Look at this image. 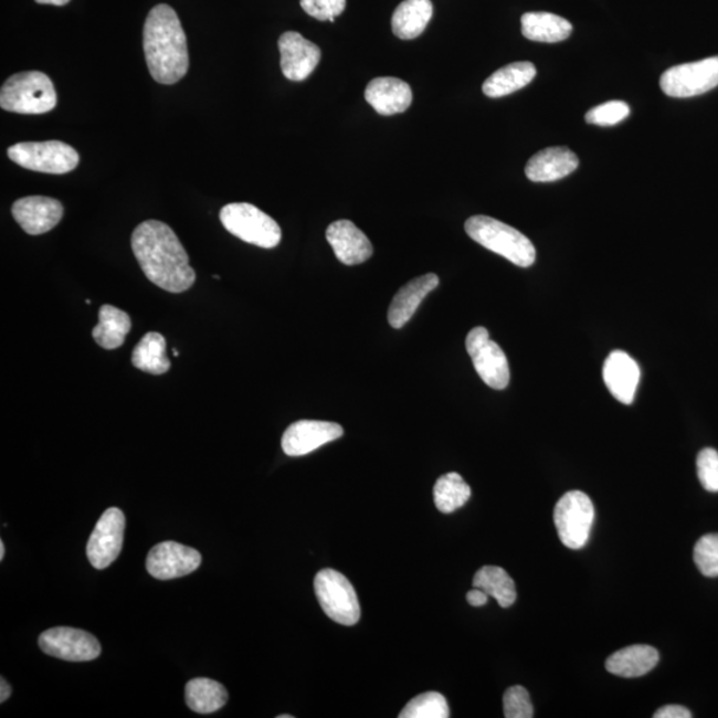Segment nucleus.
Instances as JSON below:
<instances>
[{
	"label": "nucleus",
	"instance_id": "nucleus-1",
	"mask_svg": "<svg viewBox=\"0 0 718 718\" xmlns=\"http://www.w3.org/2000/svg\"><path fill=\"white\" fill-rule=\"evenodd\" d=\"M133 251L147 278L169 293L191 289L196 272L184 246L167 224L144 221L133 233Z\"/></svg>",
	"mask_w": 718,
	"mask_h": 718
},
{
	"label": "nucleus",
	"instance_id": "nucleus-2",
	"mask_svg": "<svg viewBox=\"0 0 718 718\" xmlns=\"http://www.w3.org/2000/svg\"><path fill=\"white\" fill-rule=\"evenodd\" d=\"M142 35L154 80L168 86L180 82L189 68L188 44L184 29L171 6L158 4L149 11Z\"/></svg>",
	"mask_w": 718,
	"mask_h": 718
},
{
	"label": "nucleus",
	"instance_id": "nucleus-3",
	"mask_svg": "<svg viewBox=\"0 0 718 718\" xmlns=\"http://www.w3.org/2000/svg\"><path fill=\"white\" fill-rule=\"evenodd\" d=\"M465 230L475 243L499 254L514 265L528 267L537 260L531 240L499 220L488 215H473L466 221Z\"/></svg>",
	"mask_w": 718,
	"mask_h": 718
},
{
	"label": "nucleus",
	"instance_id": "nucleus-4",
	"mask_svg": "<svg viewBox=\"0 0 718 718\" xmlns=\"http://www.w3.org/2000/svg\"><path fill=\"white\" fill-rule=\"evenodd\" d=\"M56 104L54 83L39 71L12 75L0 91V107L9 113L42 115L54 109Z\"/></svg>",
	"mask_w": 718,
	"mask_h": 718
},
{
	"label": "nucleus",
	"instance_id": "nucleus-5",
	"mask_svg": "<svg viewBox=\"0 0 718 718\" xmlns=\"http://www.w3.org/2000/svg\"><path fill=\"white\" fill-rule=\"evenodd\" d=\"M225 230L247 244L272 250L279 244L283 232L271 215L247 202L228 204L220 212Z\"/></svg>",
	"mask_w": 718,
	"mask_h": 718
},
{
	"label": "nucleus",
	"instance_id": "nucleus-6",
	"mask_svg": "<svg viewBox=\"0 0 718 718\" xmlns=\"http://www.w3.org/2000/svg\"><path fill=\"white\" fill-rule=\"evenodd\" d=\"M15 165L30 171L64 175L80 165V154L63 141L18 142L8 149Z\"/></svg>",
	"mask_w": 718,
	"mask_h": 718
},
{
	"label": "nucleus",
	"instance_id": "nucleus-7",
	"mask_svg": "<svg viewBox=\"0 0 718 718\" xmlns=\"http://www.w3.org/2000/svg\"><path fill=\"white\" fill-rule=\"evenodd\" d=\"M553 520L561 543L571 550H580L589 541L595 520V508L590 496L582 492L561 496L555 507Z\"/></svg>",
	"mask_w": 718,
	"mask_h": 718
},
{
	"label": "nucleus",
	"instance_id": "nucleus-8",
	"mask_svg": "<svg viewBox=\"0 0 718 718\" xmlns=\"http://www.w3.org/2000/svg\"><path fill=\"white\" fill-rule=\"evenodd\" d=\"M315 591L324 612L332 622L356 625L361 617L357 592L348 579L335 570H323L316 574Z\"/></svg>",
	"mask_w": 718,
	"mask_h": 718
},
{
	"label": "nucleus",
	"instance_id": "nucleus-9",
	"mask_svg": "<svg viewBox=\"0 0 718 718\" xmlns=\"http://www.w3.org/2000/svg\"><path fill=\"white\" fill-rule=\"evenodd\" d=\"M466 348L476 373L487 387L503 390L510 383V367L500 346L492 339L486 328H474L466 338Z\"/></svg>",
	"mask_w": 718,
	"mask_h": 718
},
{
	"label": "nucleus",
	"instance_id": "nucleus-10",
	"mask_svg": "<svg viewBox=\"0 0 718 718\" xmlns=\"http://www.w3.org/2000/svg\"><path fill=\"white\" fill-rule=\"evenodd\" d=\"M718 86V56L675 65L664 72L661 87L671 97H694L707 94Z\"/></svg>",
	"mask_w": 718,
	"mask_h": 718
},
{
	"label": "nucleus",
	"instance_id": "nucleus-11",
	"mask_svg": "<svg viewBox=\"0 0 718 718\" xmlns=\"http://www.w3.org/2000/svg\"><path fill=\"white\" fill-rule=\"evenodd\" d=\"M39 646L45 655L65 662H93L102 654L101 643L91 633L68 626H56L42 633Z\"/></svg>",
	"mask_w": 718,
	"mask_h": 718
},
{
	"label": "nucleus",
	"instance_id": "nucleus-12",
	"mask_svg": "<svg viewBox=\"0 0 718 718\" xmlns=\"http://www.w3.org/2000/svg\"><path fill=\"white\" fill-rule=\"evenodd\" d=\"M126 530V517L119 508H108L97 521L87 545L89 563L104 570L119 557Z\"/></svg>",
	"mask_w": 718,
	"mask_h": 718
},
{
	"label": "nucleus",
	"instance_id": "nucleus-13",
	"mask_svg": "<svg viewBox=\"0 0 718 718\" xmlns=\"http://www.w3.org/2000/svg\"><path fill=\"white\" fill-rule=\"evenodd\" d=\"M201 564V555L194 548L162 541L148 553L147 571L159 580H171L192 573Z\"/></svg>",
	"mask_w": 718,
	"mask_h": 718
},
{
	"label": "nucleus",
	"instance_id": "nucleus-14",
	"mask_svg": "<svg viewBox=\"0 0 718 718\" xmlns=\"http://www.w3.org/2000/svg\"><path fill=\"white\" fill-rule=\"evenodd\" d=\"M281 70L287 81L303 82L316 70L321 50L298 32L289 31L278 41Z\"/></svg>",
	"mask_w": 718,
	"mask_h": 718
},
{
	"label": "nucleus",
	"instance_id": "nucleus-15",
	"mask_svg": "<svg viewBox=\"0 0 718 718\" xmlns=\"http://www.w3.org/2000/svg\"><path fill=\"white\" fill-rule=\"evenodd\" d=\"M344 435L338 423L324 421H298L291 424L283 435V450L289 456L308 455L326 443L337 441Z\"/></svg>",
	"mask_w": 718,
	"mask_h": 718
},
{
	"label": "nucleus",
	"instance_id": "nucleus-16",
	"mask_svg": "<svg viewBox=\"0 0 718 718\" xmlns=\"http://www.w3.org/2000/svg\"><path fill=\"white\" fill-rule=\"evenodd\" d=\"M64 209L62 202L44 196H29L12 205V215L22 230L38 236L47 233L61 223Z\"/></svg>",
	"mask_w": 718,
	"mask_h": 718
},
{
	"label": "nucleus",
	"instance_id": "nucleus-17",
	"mask_svg": "<svg viewBox=\"0 0 718 718\" xmlns=\"http://www.w3.org/2000/svg\"><path fill=\"white\" fill-rule=\"evenodd\" d=\"M326 240L336 257L345 265L363 264L373 256V245L367 234L349 220H338L326 230Z\"/></svg>",
	"mask_w": 718,
	"mask_h": 718
},
{
	"label": "nucleus",
	"instance_id": "nucleus-18",
	"mask_svg": "<svg viewBox=\"0 0 718 718\" xmlns=\"http://www.w3.org/2000/svg\"><path fill=\"white\" fill-rule=\"evenodd\" d=\"M605 387L619 402L631 404L635 400L640 381V368L625 351H612L603 368Z\"/></svg>",
	"mask_w": 718,
	"mask_h": 718
},
{
	"label": "nucleus",
	"instance_id": "nucleus-19",
	"mask_svg": "<svg viewBox=\"0 0 718 718\" xmlns=\"http://www.w3.org/2000/svg\"><path fill=\"white\" fill-rule=\"evenodd\" d=\"M439 285L440 277L434 273H429L410 281L409 284L401 287L393 302H391L388 313L391 328H403L410 321L411 317L415 315L423 299L426 298L429 293L435 291Z\"/></svg>",
	"mask_w": 718,
	"mask_h": 718
},
{
	"label": "nucleus",
	"instance_id": "nucleus-20",
	"mask_svg": "<svg viewBox=\"0 0 718 718\" xmlns=\"http://www.w3.org/2000/svg\"><path fill=\"white\" fill-rule=\"evenodd\" d=\"M365 99L378 114L391 116L402 114L411 106L413 91L397 77H377L368 84Z\"/></svg>",
	"mask_w": 718,
	"mask_h": 718
},
{
	"label": "nucleus",
	"instance_id": "nucleus-21",
	"mask_svg": "<svg viewBox=\"0 0 718 718\" xmlns=\"http://www.w3.org/2000/svg\"><path fill=\"white\" fill-rule=\"evenodd\" d=\"M578 156L566 147H552L534 155L526 166V176L534 182H552L577 171Z\"/></svg>",
	"mask_w": 718,
	"mask_h": 718
},
{
	"label": "nucleus",
	"instance_id": "nucleus-22",
	"mask_svg": "<svg viewBox=\"0 0 718 718\" xmlns=\"http://www.w3.org/2000/svg\"><path fill=\"white\" fill-rule=\"evenodd\" d=\"M658 652L654 646L632 645L609 657L605 668L612 675L625 678L642 677L656 667Z\"/></svg>",
	"mask_w": 718,
	"mask_h": 718
},
{
	"label": "nucleus",
	"instance_id": "nucleus-23",
	"mask_svg": "<svg viewBox=\"0 0 718 718\" xmlns=\"http://www.w3.org/2000/svg\"><path fill=\"white\" fill-rule=\"evenodd\" d=\"M535 76H537V67L531 62H517L505 65L483 83V94L492 97V99L511 95L527 87Z\"/></svg>",
	"mask_w": 718,
	"mask_h": 718
},
{
	"label": "nucleus",
	"instance_id": "nucleus-24",
	"mask_svg": "<svg viewBox=\"0 0 718 718\" xmlns=\"http://www.w3.org/2000/svg\"><path fill=\"white\" fill-rule=\"evenodd\" d=\"M433 14L431 0H404L394 11L391 29L397 38L411 41L426 30Z\"/></svg>",
	"mask_w": 718,
	"mask_h": 718
},
{
	"label": "nucleus",
	"instance_id": "nucleus-25",
	"mask_svg": "<svg viewBox=\"0 0 718 718\" xmlns=\"http://www.w3.org/2000/svg\"><path fill=\"white\" fill-rule=\"evenodd\" d=\"M572 30L567 19L550 12H527L521 17V34L534 42H563L570 38Z\"/></svg>",
	"mask_w": 718,
	"mask_h": 718
},
{
	"label": "nucleus",
	"instance_id": "nucleus-26",
	"mask_svg": "<svg viewBox=\"0 0 718 718\" xmlns=\"http://www.w3.org/2000/svg\"><path fill=\"white\" fill-rule=\"evenodd\" d=\"M130 328L133 323L126 312L113 305H103L99 310V324L95 326L93 337L103 349L115 350L126 341Z\"/></svg>",
	"mask_w": 718,
	"mask_h": 718
},
{
	"label": "nucleus",
	"instance_id": "nucleus-27",
	"mask_svg": "<svg viewBox=\"0 0 718 718\" xmlns=\"http://www.w3.org/2000/svg\"><path fill=\"white\" fill-rule=\"evenodd\" d=\"M134 367L146 373L160 376L171 369V361L167 357L166 338L160 332H148L136 345L133 352Z\"/></svg>",
	"mask_w": 718,
	"mask_h": 718
},
{
	"label": "nucleus",
	"instance_id": "nucleus-28",
	"mask_svg": "<svg viewBox=\"0 0 718 718\" xmlns=\"http://www.w3.org/2000/svg\"><path fill=\"white\" fill-rule=\"evenodd\" d=\"M186 701L196 714H213L226 704L228 691L224 685L211 680V678H193L187 684Z\"/></svg>",
	"mask_w": 718,
	"mask_h": 718
},
{
	"label": "nucleus",
	"instance_id": "nucleus-29",
	"mask_svg": "<svg viewBox=\"0 0 718 718\" xmlns=\"http://www.w3.org/2000/svg\"><path fill=\"white\" fill-rule=\"evenodd\" d=\"M473 584L475 589L485 591L488 596L494 598L501 609H508L517 602V587L510 574L500 567H482L475 573Z\"/></svg>",
	"mask_w": 718,
	"mask_h": 718
},
{
	"label": "nucleus",
	"instance_id": "nucleus-30",
	"mask_svg": "<svg viewBox=\"0 0 718 718\" xmlns=\"http://www.w3.org/2000/svg\"><path fill=\"white\" fill-rule=\"evenodd\" d=\"M472 496V488L456 473L441 476L435 483V506L443 514H452L466 505Z\"/></svg>",
	"mask_w": 718,
	"mask_h": 718
},
{
	"label": "nucleus",
	"instance_id": "nucleus-31",
	"mask_svg": "<svg viewBox=\"0 0 718 718\" xmlns=\"http://www.w3.org/2000/svg\"><path fill=\"white\" fill-rule=\"evenodd\" d=\"M446 698L439 691H427L413 698L400 714V718H447Z\"/></svg>",
	"mask_w": 718,
	"mask_h": 718
},
{
	"label": "nucleus",
	"instance_id": "nucleus-32",
	"mask_svg": "<svg viewBox=\"0 0 718 718\" xmlns=\"http://www.w3.org/2000/svg\"><path fill=\"white\" fill-rule=\"evenodd\" d=\"M695 563L707 578L718 577V534H708L697 541L694 553Z\"/></svg>",
	"mask_w": 718,
	"mask_h": 718
},
{
	"label": "nucleus",
	"instance_id": "nucleus-33",
	"mask_svg": "<svg viewBox=\"0 0 718 718\" xmlns=\"http://www.w3.org/2000/svg\"><path fill=\"white\" fill-rule=\"evenodd\" d=\"M630 114L629 104L622 101H612L590 109L585 115V122L600 127H610L625 120Z\"/></svg>",
	"mask_w": 718,
	"mask_h": 718
},
{
	"label": "nucleus",
	"instance_id": "nucleus-34",
	"mask_svg": "<svg viewBox=\"0 0 718 718\" xmlns=\"http://www.w3.org/2000/svg\"><path fill=\"white\" fill-rule=\"evenodd\" d=\"M503 709L507 718H532L534 708L530 695L526 688L520 685L508 688L503 697Z\"/></svg>",
	"mask_w": 718,
	"mask_h": 718
},
{
	"label": "nucleus",
	"instance_id": "nucleus-35",
	"mask_svg": "<svg viewBox=\"0 0 718 718\" xmlns=\"http://www.w3.org/2000/svg\"><path fill=\"white\" fill-rule=\"evenodd\" d=\"M697 475L707 492L718 493V453L715 448H704L698 454Z\"/></svg>",
	"mask_w": 718,
	"mask_h": 718
},
{
	"label": "nucleus",
	"instance_id": "nucleus-36",
	"mask_svg": "<svg viewBox=\"0 0 718 718\" xmlns=\"http://www.w3.org/2000/svg\"><path fill=\"white\" fill-rule=\"evenodd\" d=\"M302 8L318 21L332 23L345 11L346 0H302Z\"/></svg>",
	"mask_w": 718,
	"mask_h": 718
},
{
	"label": "nucleus",
	"instance_id": "nucleus-37",
	"mask_svg": "<svg viewBox=\"0 0 718 718\" xmlns=\"http://www.w3.org/2000/svg\"><path fill=\"white\" fill-rule=\"evenodd\" d=\"M691 716L694 715L690 714V710L682 705H667L654 715L655 718H690Z\"/></svg>",
	"mask_w": 718,
	"mask_h": 718
},
{
	"label": "nucleus",
	"instance_id": "nucleus-38",
	"mask_svg": "<svg viewBox=\"0 0 718 718\" xmlns=\"http://www.w3.org/2000/svg\"><path fill=\"white\" fill-rule=\"evenodd\" d=\"M467 602L468 604H472L473 606H482L486 605L488 602V595L485 591H482L479 589H475L469 591L467 593Z\"/></svg>",
	"mask_w": 718,
	"mask_h": 718
},
{
	"label": "nucleus",
	"instance_id": "nucleus-39",
	"mask_svg": "<svg viewBox=\"0 0 718 718\" xmlns=\"http://www.w3.org/2000/svg\"><path fill=\"white\" fill-rule=\"evenodd\" d=\"M11 696V687L8 682L4 680L2 677V680H0V703H4L6 700H9V697Z\"/></svg>",
	"mask_w": 718,
	"mask_h": 718
},
{
	"label": "nucleus",
	"instance_id": "nucleus-40",
	"mask_svg": "<svg viewBox=\"0 0 718 718\" xmlns=\"http://www.w3.org/2000/svg\"><path fill=\"white\" fill-rule=\"evenodd\" d=\"M39 4L65 6L70 0H35Z\"/></svg>",
	"mask_w": 718,
	"mask_h": 718
},
{
	"label": "nucleus",
	"instance_id": "nucleus-41",
	"mask_svg": "<svg viewBox=\"0 0 718 718\" xmlns=\"http://www.w3.org/2000/svg\"><path fill=\"white\" fill-rule=\"evenodd\" d=\"M4 553H6L4 543L3 540H0V560L4 559Z\"/></svg>",
	"mask_w": 718,
	"mask_h": 718
},
{
	"label": "nucleus",
	"instance_id": "nucleus-42",
	"mask_svg": "<svg viewBox=\"0 0 718 718\" xmlns=\"http://www.w3.org/2000/svg\"><path fill=\"white\" fill-rule=\"evenodd\" d=\"M278 718H293V716H291V715H281V716H278Z\"/></svg>",
	"mask_w": 718,
	"mask_h": 718
},
{
	"label": "nucleus",
	"instance_id": "nucleus-43",
	"mask_svg": "<svg viewBox=\"0 0 718 718\" xmlns=\"http://www.w3.org/2000/svg\"><path fill=\"white\" fill-rule=\"evenodd\" d=\"M173 355H175L176 357H179V351L175 349V350H173Z\"/></svg>",
	"mask_w": 718,
	"mask_h": 718
}]
</instances>
